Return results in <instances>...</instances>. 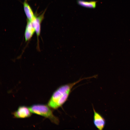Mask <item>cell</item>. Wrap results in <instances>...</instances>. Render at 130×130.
<instances>
[{"instance_id": "7a4b0ae2", "label": "cell", "mask_w": 130, "mask_h": 130, "mask_svg": "<svg viewBox=\"0 0 130 130\" xmlns=\"http://www.w3.org/2000/svg\"><path fill=\"white\" fill-rule=\"evenodd\" d=\"M28 107L32 113L48 118L52 122L56 124H59V119L53 114L51 108L48 105L34 104Z\"/></svg>"}, {"instance_id": "5b68a950", "label": "cell", "mask_w": 130, "mask_h": 130, "mask_svg": "<svg viewBox=\"0 0 130 130\" xmlns=\"http://www.w3.org/2000/svg\"><path fill=\"white\" fill-rule=\"evenodd\" d=\"M31 113L28 107L23 106H20L13 114L16 118H24L30 116Z\"/></svg>"}, {"instance_id": "8992f818", "label": "cell", "mask_w": 130, "mask_h": 130, "mask_svg": "<svg viewBox=\"0 0 130 130\" xmlns=\"http://www.w3.org/2000/svg\"><path fill=\"white\" fill-rule=\"evenodd\" d=\"M27 20V24L24 32V36L26 42L31 39L35 32L32 21Z\"/></svg>"}, {"instance_id": "ba28073f", "label": "cell", "mask_w": 130, "mask_h": 130, "mask_svg": "<svg viewBox=\"0 0 130 130\" xmlns=\"http://www.w3.org/2000/svg\"><path fill=\"white\" fill-rule=\"evenodd\" d=\"M77 4L87 8H94L97 6V1H86L83 0H77Z\"/></svg>"}, {"instance_id": "277c9868", "label": "cell", "mask_w": 130, "mask_h": 130, "mask_svg": "<svg viewBox=\"0 0 130 130\" xmlns=\"http://www.w3.org/2000/svg\"><path fill=\"white\" fill-rule=\"evenodd\" d=\"M46 11V10H45L42 13L38 16L35 15L34 18L31 21L35 30L38 42L39 41L38 38L41 32V24L44 18V15Z\"/></svg>"}, {"instance_id": "3957f363", "label": "cell", "mask_w": 130, "mask_h": 130, "mask_svg": "<svg viewBox=\"0 0 130 130\" xmlns=\"http://www.w3.org/2000/svg\"><path fill=\"white\" fill-rule=\"evenodd\" d=\"M94 112L93 122L94 124L98 130H102L104 128L106 121L104 117L98 112L95 110L93 106Z\"/></svg>"}, {"instance_id": "6da1fadb", "label": "cell", "mask_w": 130, "mask_h": 130, "mask_svg": "<svg viewBox=\"0 0 130 130\" xmlns=\"http://www.w3.org/2000/svg\"><path fill=\"white\" fill-rule=\"evenodd\" d=\"M94 77H96L95 75L80 78L74 82L60 86L53 93L48 102V105L52 109L54 110L61 107L67 100L72 89L75 85L83 80Z\"/></svg>"}, {"instance_id": "52a82bcc", "label": "cell", "mask_w": 130, "mask_h": 130, "mask_svg": "<svg viewBox=\"0 0 130 130\" xmlns=\"http://www.w3.org/2000/svg\"><path fill=\"white\" fill-rule=\"evenodd\" d=\"M24 11L27 17V20L31 21L35 17L31 6L27 0H25L23 3Z\"/></svg>"}]
</instances>
